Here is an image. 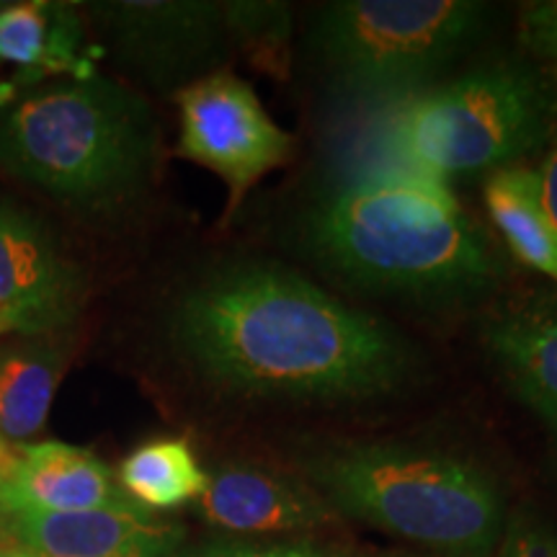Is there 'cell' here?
Instances as JSON below:
<instances>
[{
  "mask_svg": "<svg viewBox=\"0 0 557 557\" xmlns=\"http://www.w3.org/2000/svg\"><path fill=\"white\" fill-rule=\"evenodd\" d=\"M295 542H250V540H209L197 547L178 549L173 557H292Z\"/></svg>",
  "mask_w": 557,
  "mask_h": 557,
  "instance_id": "obj_21",
  "label": "cell"
},
{
  "mask_svg": "<svg viewBox=\"0 0 557 557\" xmlns=\"http://www.w3.org/2000/svg\"><path fill=\"white\" fill-rule=\"evenodd\" d=\"M120 480L90 449L62 442L21 447L0 513L9 511H90V508H132Z\"/></svg>",
  "mask_w": 557,
  "mask_h": 557,
  "instance_id": "obj_13",
  "label": "cell"
},
{
  "mask_svg": "<svg viewBox=\"0 0 557 557\" xmlns=\"http://www.w3.org/2000/svg\"><path fill=\"white\" fill-rule=\"evenodd\" d=\"M534 171H537L542 205H545L549 220H553L557 227V135L549 139V145L545 148V158H542L540 169Z\"/></svg>",
  "mask_w": 557,
  "mask_h": 557,
  "instance_id": "obj_22",
  "label": "cell"
},
{
  "mask_svg": "<svg viewBox=\"0 0 557 557\" xmlns=\"http://www.w3.org/2000/svg\"><path fill=\"white\" fill-rule=\"evenodd\" d=\"M0 537L37 557H173L184 527L145 508L0 513Z\"/></svg>",
  "mask_w": 557,
  "mask_h": 557,
  "instance_id": "obj_10",
  "label": "cell"
},
{
  "mask_svg": "<svg viewBox=\"0 0 557 557\" xmlns=\"http://www.w3.org/2000/svg\"><path fill=\"white\" fill-rule=\"evenodd\" d=\"M344 517L438 557H493L506 529L498 480L472 459L406 444H344L305 462Z\"/></svg>",
  "mask_w": 557,
  "mask_h": 557,
  "instance_id": "obj_5",
  "label": "cell"
},
{
  "mask_svg": "<svg viewBox=\"0 0 557 557\" xmlns=\"http://www.w3.org/2000/svg\"><path fill=\"white\" fill-rule=\"evenodd\" d=\"M483 199L513 259L557 282V227L542 205L537 171L519 163L491 173Z\"/></svg>",
  "mask_w": 557,
  "mask_h": 557,
  "instance_id": "obj_16",
  "label": "cell"
},
{
  "mask_svg": "<svg viewBox=\"0 0 557 557\" xmlns=\"http://www.w3.org/2000/svg\"><path fill=\"white\" fill-rule=\"evenodd\" d=\"M156 158L148 101L96 73L24 96L0 120V165L78 209H109L135 197Z\"/></svg>",
  "mask_w": 557,
  "mask_h": 557,
  "instance_id": "obj_4",
  "label": "cell"
},
{
  "mask_svg": "<svg viewBox=\"0 0 557 557\" xmlns=\"http://www.w3.org/2000/svg\"><path fill=\"white\" fill-rule=\"evenodd\" d=\"M176 103L178 156L225 181V218H233L267 173L292 158V135L271 120L256 90L238 75H201L176 90Z\"/></svg>",
  "mask_w": 557,
  "mask_h": 557,
  "instance_id": "obj_7",
  "label": "cell"
},
{
  "mask_svg": "<svg viewBox=\"0 0 557 557\" xmlns=\"http://www.w3.org/2000/svg\"><path fill=\"white\" fill-rule=\"evenodd\" d=\"M485 346L513 395L557 434V292H534L496 310Z\"/></svg>",
  "mask_w": 557,
  "mask_h": 557,
  "instance_id": "obj_12",
  "label": "cell"
},
{
  "mask_svg": "<svg viewBox=\"0 0 557 557\" xmlns=\"http://www.w3.org/2000/svg\"><path fill=\"white\" fill-rule=\"evenodd\" d=\"M292 557H344L336 553H325V549H318L312 545H302V542H295V549H292Z\"/></svg>",
  "mask_w": 557,
  "mask_h": 557,
  "instance_id": "obj_24",
  "label": "cell"
},
{
  "mask_svg": "<svg viewBox=\"0 0 557 557\" xmlns=\"http://www.w3.org/2000/svg\"><path fill=\"white\" fill-rule=\"evenodd\" d=\"M90 9L120 58L158 88L194 83L218 65L233 39L227 5L207 0H124Z\"/></svg>",
  "mask_w": 557,
  "mask_h": 557,
  "instance_id": "obj_9",
  "label": "cell"
},
{
  "mask_svg": "<svg viewBox=\"0 0 557 557\" xmlns=\"http://www.w3.org/2000/svg\"><path fill=\"white\" fill-rule=\"evenodd\" d=\"M0 557H5V547H0Z\"/></svg>",
  "mask_w": 557,
  "mask_h": 557,
  "instance_id": "obj_26",
  "label": "cell"
},
{
  "mask_svg": "<svg viewBox=\"0 0 557 557\" xmlns=\"http://www.w3.org/2000/svg\"><path fill=\"white\" fill-rule=\"evenodd\" d=\"M493 557H557V532L540 521L517 517L506 521Z\"/></svg>",
  "mask_w": 557,
  "mask_h": 557,
  "instance_id": "obj_20",
  "label": "cell"
},
{
  "mask_svg": "<svg viewBox=\"0 0 557 557\" xmlns=\"http://www.w3.org/2000/svg\"><path fill=\"white\" fill-rule=\"evenodd\" d=\"M67 357L54 336L0 346V436L18 444L39 434L50 416Z\"/></svg>",
  "mask_w": 557,
  "mask_h": 557,
  "instance_id": "obj_15",
  "label": "cell"
},
{
  "mask_svg": "<svg viewBox=\"0 0 557 557\" xmlns=\"http://www.w3.org/2000/svg\"><path fill=\"white\" fill-rule=\"evenodd\" d=\"M233 37L261 54L267 67H278L287 60L289 11L282 3H225Z\"/></svg>",
  "mask_w": 557,
  "mask_h": 557,
  "instance_id": "obj_18",
  "label": "cell"
},
{
  "mask_svg": "<svg viewBox=\"0 0 557 557\" xmlns=\"http://www.w3.org/2000/svg\"><path fill=\"white\" fill-rule=\"evenodd\" d=\"M94 58L73 5L41 0L0 5V65L16 67L18 81L62 73L88 78L96 73Z\"/></svg>",
  "mask_w": 557,
  "mask_h": 557,
  "instance_id": "obj_14",
  "label": "cell"
},
{
  "mask_svg": "<svg viewBox=\"0 0 557 557\" xmlns=\"http://www.w3.org/2000/svg\"><path fill=\"white\" fill-rule=\"evenodd\" d=\"M478 0H338L310 26V52L338 96L398 101L444 73L483 37Z\"/></svg>",
  "mask_w": 557,
  "mask_h": 557,
  "instance_id": "obj_6",
  "label": "cell"
},
{
  "mask_svg": "<svg viewBox=\"0 0 557 557\" xmlns=\"http://www.w3.org/2000/svg\"><path fill=\"white\" fill-rule=\"evenodd\" d=\"M305 238L354 287L416 302H457L498 278L496 256L447 184L410 171L346 181L310 209Z\"/></svg>",
  "mask_w": 557,
  "mask_h": 557,
  "instance_id": "obj_2",
  "label": "cell"
},
{
  "mask_svg": "<svg viewBox=\"0 0 557 557\" xmlns=\"http://www.w3.org/2000/svg\"><path fill=\"white\" fill-rule=\"evenodd\" d=\"M519 39L529 60L557 75V0H540V3L524 5Z\"/></svg>",
  "mask_w": 557,
  "mask_h": 557,
  "instance_id": "obj_19",
  "label": "cell"
},
{
  "mask_svg": "<svg viewBox=\"0 0 557 557\" xmlns=\"http://www.w3.org/2000/svg\"><path fill=\"white\" fill-rule=\"evenodd\" d=\"M555 135L557 75L508 60L387 101L367 135V163L447 184L519 165Z\"/></svg>",
  "mask_w": 557,
  "mask_h": 557,
  "instance_id": "obj_3",
  "label": "cell"
},
{
  "mask_svg": "<svg viewBox=\"0 0 557 557\" xmlns=\"http://www.w3.org/2000/svg\"><path fill=\"white\" fill-rule=\"evenodd\" d=\"M169 333L201 380L238 398L338 406L395 395L416 377L398 333L274 263L209 271L178 295Z\"/></svg>",
  "mask_w": 557,
  "mask_h": 557,
  "instance_id": "obj_1",
  "label": "cell"
},
{
  "mask_svg": "<svg viewBox=\"0 0 557 557\" xmlns=\"http://www.w3.org/2000/svg\"><path fill=\"white\" fill-rule=\"evenodd\" d=\"M5 557H37L32 553H24V549H13V547H5Z\"/></svg>",
  "mask_w": 557,
  "mask_h": 557,
  "instance_id": "obj_25",
  "label": "cell"
},
{
  "mask_svg": "<svg viewBox=\"0 0 557 557\" xmlns=\"http://www.w3.org/2000/svg\"><path fill=\"white\" fill-rule=\"evenodd\" d=\"M21 462V447L18 444H11L5 442L3 436H0V498H3L5 487H9L13 472H16Z\"/></svg>",
  "mask_w": 557,
  "mask_h": 557,
  "instance_id": "obj_23",
  "label": "cell"
},
{
  "mask_svg": "<svg viewBox=\"0 0 557 557\" xmlns=\"http://www.w3.org/2000/svg\"><path fill=\"white\" fill-rule=\"evenodd\" d=\"M209 483L186 438H152L120 465V487L145 511H173L197 504Z\"/></svg>",
  "mask_w": 557,
  "mask_h": 557,
  "instance_id": "obj_17",
  "label": "cell"
},
{
  "mask_svg": "<svg viewBox=\"0 0 557 557\" xmlns=\"http://www.w3.org/2000/svg\"><path fill=\"white\" fill-rule=\"evenodd\" d=\"M197 513L230 534L312 532L338 517L312 485L256 465H225L209 475Z\"/></svg>",
  "mask_w": 557,
  "mask_h": 557,
  "instance_id": "obj_11",
  "label": "cell"
},
{
  "mask_svg": "<svg viewBox=\"0 0 557 557\" xmlns=\"http://www.w3.org/2000/svg\"><path fill=\"white\" fill-rule=\"evenodd\" d=\"M86 276L29 209L0 201V338L58 336L75 323Z\"/></svg>",
  "mask_w": 557,
  "mask_h": 557,
  "instance_id": "obj_8",
  "label": "cell"
}]
</instances>
